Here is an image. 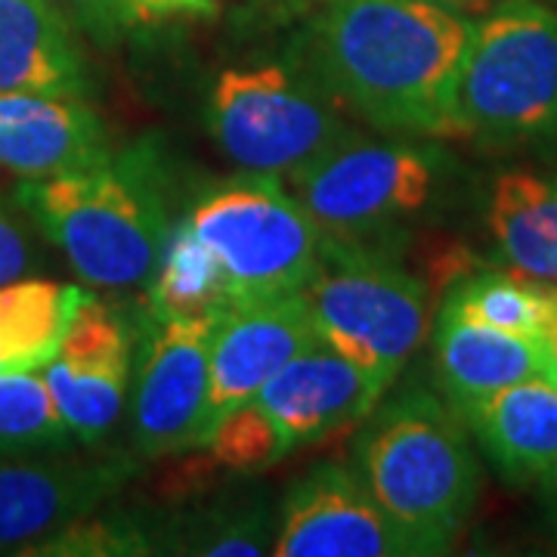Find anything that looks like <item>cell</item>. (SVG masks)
Masks as SVG:
<instances>
[{
  "label": "cell",
  "mask_w": 557,
  "mask_h": 557,
  "mask_svg": "<svg viewBox=\"0 0 557 557\" xmlns=\"http://www.w3.org/2000/svg\"><path fill=\"white\" fill-rule=\"evenodd\" d=\"M87 300L94 298L78 285L50 278L0 285V375L44 369Z\"/></svg>",
  "instance_id": "ffe728a7"
},
{
  "label": "cell",
  "mask_w": 557,
  "mask_h": 557,
  "mask_svg": "<svg viewBox=\"0 0 557 557\" xmlns=\"http://www.w3.org/2000/svg\"><path fill=\"white\" fill-rule=\"evenodd\" d=\"M387 387L329 344H310L258 391L285 449L335 437L379 409Z\"/></svg>",
  "instance_id": "4fadbf2b"
},
{
  "label": "cell",
  "mask_w": 557,
  "mask_h": 557,
  "mask_svg": "<svg viewBox=\"0 0 557 557\" xmlns=\"http://www.w3.org/2000/svg\"><path fill=\"white\" fill-rule=\"evenodd\" d=\"M205 124L239 171L270 177H292L354 134L347 112L292 60L223 69Z\"/></svg>",
  "instance_id": "52a82bcc"
},
{
  "label": "cell",
  "mask_w": 557,
  "mask_h": 557,
  "mask_svg": "<svg viewBox=\"0 0 557 557\" xmlns=\"http://www.w3.org/2000/svg\"><path fill=\"white\" fill-rule=\"evenodd\" d=\"M545 344H548V354H552V359H557V307H555V317H552V325H548V335H545Z\"/></svg>",
  "instance_id": "4dcf8cb0"
},
{
  "label": "cell",
  "mask_w": 557,
  "mask_h": 557,
  "mask_svg": "<svg viewBox=\"0 0 557 557\" xmlns=\"http://www.w3.org/2000/svg\"><path fill=\"white\" fill-rule=\"evenodd\" d=\"M220 317H161L143 347L131 406L139 456H177L201 446L211 394V338Z\"/></svg>",
  "instance_id": "9c48e42d"
},
{
  "label": "cell",
  "mask_w": 557,
  "mask_h": 557,
  "mask_svg": "<svg viewBox=\"0 0 557 557\" xmlns=\"http://www.w3.org/2000/svg\"><path fill=\"white\" fill-rule=\"evenodd\" d=\"M134 369V329L119 310L87 300L57 357L40 372L72 440L100 443L119 421Z\"/></svg>",
  "instance_id": "7c38bea8"
},
{
  "label": "cell",
  "mask_w": 557,
  "mask_h": 557,
  "mask_svg": "<svg viewBox=\"0 0 557 557\" xmlns=\"http://www.w3.org/2000/svg\"><path fill=\"white\" fill-rule=\"evenodd\" d=\"M276 557H421V545L391 518L357 471L319 465L282 505Z\"/></svg>",
  "instance_id": "30bf717a"
},
{
  "label": "cell",
  "mask_w": 557,
  "mask_h": 557,
  "mask_svg": "<svg viewBox=\"0 0 557 557\" xmlns=\"http://www.w3.org/2000/svg\"><path fill=\"white\" fill-rule=\"evenodd\" d=\"M456 416L515 486L542 483L557 465V387L545 379L502 387Z\"/></svg>",
  "instance_id": "2e32d148"
},
{
  "label": "cell",
  "mask_w": 557,
  "mask_h": 557,
  "mask_svg": "<svg viewBox=\"0 0 557 557\" xmlns=\"http://www.w3.org/2000/svg\"><path fill=\"white\" fill-rule=\"evenodd\" d=\"M22 208L60 248L72 270L102 292L149 285L168 239L161 171L149 149L50 180H25Z\"/></svg>",
  "instance_id": "7a4b0ae2"
},
{
  "label": "cell",
  "mask_w": 557,
  "mask_h": 557,
  "mask_svg": "<svg viewBox=\"0 0 557 557\" xmlns=\"http://www.w3.org/2000/svg\"><path fill=\"white\" fill-rule=\"evenodd\" d=\"M545 381L557 387V359H552V362H548V369H545Z\"/></svg>",
  "instance_id": "d6a6232c"
},
{
  "label": "cell",
  "mask_w": 557,
  "mask_h": 557,
  "mask_svg": "<svg viewBox=\"0 0 557 557\" xmlns=\"http://www.w3.org/2000/svg\"><path fill=\"white\" fill-rule=\"evenodd\" d=\"M134 471L137 461L124 453L0 461V552L25 555L40 539L94 515Z\"/></svg>",
  "instance_id": "8fae6325"
},
{
  "label": "cell",
  "mask_w": 557,
  "mask_h": 557,
  "mask_svg": "<svg viewBox=\"0 0 557 557\" xmlns=\"http://www.w3.org/2000/svg\"><path fill=\"white\" fill-rule=\"evenodd\" d=\"M189 223L218 260L233 307L300 295L322 267L325 233L282 177L218 183L196 201Z\"/></svg>",
  "instance_id": "5b68a950"
},
{
  "label": "cell",
  "mask_w": 557,
  "mask_h": 557,
  "mask_svg": "<svg viewBox=\"0 0 557 557\" xmlns=\"http://www.w3.org/2000/svg\"><path fill=\"white\" fill-rule=\"evenodd\" d=\"M357 474L424 555L449 552L478 505L480 465L465 424L449 403L424 391L384 403L366 424Z\"/></svg>",
  "instance_id": "3957f363"
},
{
  "label": "cell",
  "mask_w": 557,
  "mask_h": 557,
  "mask_svg": "<svg viewBox=\"0 0 557 557\" xmlns=\"http://www.w3.org/2000/svg\"><path fill=\"white\" fill-rule=\"evenodd\" d=\"M453 137L486 146L557 137V10L539 0H505L471 25Z\"/></svg>",
  "instance_id": "277c9868"
},
{
  "label": "cell",
  "mask_w": 557,
  "mask_h": 557,
  "mask_svg": "<svg viewBox=\"0 0 557 557\" xmlns=\"http://www.w3.org/2000/svg\"><path fill=\"white\" fill-rule=\"evenodd\" d=\"M310 3H329V0H292V13H295V10H304V7H310Z\"/></svg>",
  "instance_id": "836d02e7"
},
{
  "label": "cell",
  "mask_w": 557,
  "mask_h": 557,
  "mask_svg": "<svg viewBox=\"0 0 557 557\" xmlns=\"http://www.w3.org/2000/svg\"><path fill=\"white\" fill-rule=\"evenodd\" d=\"M317 341L300 295L226 310L218 319L211 338V394L205 412V434L220 416L258 397L260 387L282 366H288Z\"/></svg>",
  "instance_id": "5bb4252c"
},
{
  "label": "cell",
  "mask_w": 557,
  "mask_h": 557,
  "mask_svg": "<svg viewBox=\"0 0 557 557\" xmlns=\"http://www.w3.org/2000/svg\"><path fill=\"white\" fill-rule=\"evenodd\" d=\"M458 317L490 325L508 335L545 341L555 317L557 288L527 276L508 273H478L458 282L443 300Z\"/></svg>",
  "instance_id": "7402d4cb"
},
{
  "label": "cell",
  "mask_w": 557,
  "mask_h": 557,
  "mask_svg": "<svg viewBox=\"0 0 557 557\" xmlns=\"http://www.w3.org/2000/svg\"><path fill=\"white\" fill-rule=\"evenodd\" d=\"M211 468H226L236 474H255L285 456V443L276 424L263 412L258 399H248L226 416H220L201 440Z\"/></svg>",
  "instance_id": "d4e9b609"
},
{
  "label": "cell",
  "mask_w": 557,
  "mask_h": 557,
  "mask_svg": "<svg viewBox=\"0 0 557 557\" xmlns=\"http://www.w3.org/2000/svg\"><path fill=\"white\" fill-rule=\"evenodd\" d=\"M112 156L102 119L78 97L0 94V171L50 180Z\"/></svg>",
  "instance_id": "9a60e30c"
},
{
  "label": "cell",
  "mask_w": 557,
  "mask_h": 557,
  "mask_svg": "<svg viewBox=\"0 0 557 557\" xmlns=\"http://www.w3.org/2000/svg\"><path fill=\"white\" fill-rule=\"evenodd\" d=\"M437 159L409 139L344 137L288 183L322 233L338 242L387 239L403 220L424 211L437 189Z\"/></svg>",
  "instance_id": "ba28073f"
},
{
  "label": "cell",
  "mask_w": 557,
  "mask_h": 557,
  "mask_svg": "<svg viewBox=\"0 0 557 557\" xmlns=\"http://www.w3.org/2000/svg\"><path fill=\"white\" fill-rule=\"evenodd\" d=\"M548 344L508 335L440 307L434 329V372L453 412L520 381L545 379Z\"/></svg>",
  "instance_id": "ac0fdd59"
},
{
  "label": "cell",
  "mask_w": 557,
  "mask_h": 557,
  "mask_svg": "<svg viewBox=\"0 0 557 557\" xmlns=\"http://www.w3.org/2000/svg\"><path fill=\"white\" fill-rule=\"evenodd\" d=\"M28 270H32V245L16 226V220L0 205V285L25 278Z\"/></svg>",
  "instance_id": "83f0119b"
},
{
  "label": "cell",
  "mask_w": 557,
  "mask_h": 557,
  "mask_svg": "<svg viewBox=\"0 0 557 557\" xmlns=\"http://www.w3.org/2000/svg\"><path fill=\"white\" fill-rule=\"evenodd\" d=\"M146 288L152 313L161 317H223L233 310L218 260L196 236L189 218L168 230L159 267Z\"/></svg>",
  "instance_id": "44dd1931"
},
{
  "label": "cell",
  "mask_w": 557,
  "mask_h": 557,
  "mask_svg": "<svg viewBox=\"0 0 557 557\" xmlns=\"http://www.w3.org/2000/svg\"><path fill=\"white\" fill-rule=\"evenodd\" d=\"M25 555L53 557H109V555H159L156 533L149 523L134 515H109V518L72 520L69 527L57 530L53 536L40 539Z\"/></svg>",
  "instance_id": "484cf974"
},
{
  "label": "cell",
  "mask_w": 557,
  "mask_h": 557,
  "mask_svg": "<svg viewBox=\"0 0 557 557\" xmlns=\"http://www.w3.org/2000/svg\"><path fill=\"white\" fill-rule=\"evenodd\" d=\"M78 38L53 0H0V94L84 100L90 75Z\"/></svg>",
  "instance_id": "e0dca14e"
},
{
  "label": "cell",
  "mask_w": 557,
  "mask_h": 557,
  "mask_svg": "<svg viewBox=\"0 0 557 557\" xmlns=\"http://www.w3.org/2000/svg\"><path fill=\"white\" fill-rule=\"evenodd\" d=\"M542 493H545V508H548V520L557 533V465L548 471V478L542 480Z\"/></svg>",
  "instance_id": "f1b7e54d"
},
{
  "label": "cell",
  "mask_w": 557,
  "mask_h": 557,
  "mask_svg": "<svg viewBox=\"0 0 557 557\" xmlns=\"http://www.w3.org/2000/svg\"><path fill=\"white\" fill-rule=\"evenodd\" d=\"M248 7H278L285 16L292 13V0H245Z\"/></svg>",
  "instance_id": "f546056e"
},
{
  "label": "cell",
  "mask_w": 557,
  "mask_h": 557,
  "mask_svg": "<svg viewBox=\"0 0 557 557\" xmlns=\"http://www.w3.org/2000/svg\"><path fill=\"white\" fill-rule=\"evenodd\" d=\"M313 332L391 387L431 325L428 285L379 248L325 236L322 267L300 292Z\"/></svg>",
  "instance_id": "8992f818"
},
{
  "label": "cell",
  "mask_w": 557,
  "mask_h": 557,
  "mask_svg": "<svg viewBox=\"0 0 557 557\" xmlns=\"http://www.w3.org/2000/svg\"><path fill=\"white\" fill-rule=\"evenodd\" d=\"M471 25L434 0H329L295 35L288 60L387 137H453Z\"/></svg>",
  "instance_id": "6da1fadb"
},
{
  "label": "cell",
  "mask_w": 557,
  "mask_h": 557,
  "mask_svg": "<svg viewBox=\"0 0 557 557\" xmlns=\"http://www.w3.org/2000/svg\"><path fill=\"white\" fill-rule=\"evenodd\" d=\"M434 3H443V7H474V3H483V0H434Z\"/></svg>",
  "instance_id": "1f68e13d"
},
{
  "label": "cell",
  "mask_w": 557,
  "mask_h": 557,
  "mask_svg": "<svg viewBox=\"0 0 557 557\" xmlns=\"http://www.w3.org/2000/svg\"><path fill=\"white\" fill-rule=\"evenodd\" d=\"M486 223L511 270L557 285V177L502 174L490 193Z\"/></svg>",
  "instance_id": "d6986e66"
},
{
  "label": "cell",
  "mask_w": 557,
  "mask_h": 557,
  "mask_svg": "<svg viewBox=\"0 0 557 557\" xmlns=\"http://www.w3.org/2000/svg\"><path fill=\"white\" fill-rule=\"evenodd\" d=\"M276 523L263 505L211 508L201 515L168 520L159 552L205 557H258L273 555Z\"/></svg>",
  "instance_id": "603a6c76"
},
{
  "label": "cell",
  "mask_w": 557,
  "mask_h": 557,
  "mask_svg": "<svg viewBox=\"0 0 557 557\" xmlns=\"http://www.w3.org/2000/svg\"><path fill=\"white\" fill-rule=\"evenodd\" d=\"M75 25L81 38L94 40L102 50H115L127 32L139 25L131 0H53Z\"/></svg>",
  "instance_id": "4316f807"
},
{
  "label": "cell",
  "mask_w": 557,
  "mask_h": 557,
  "mask_svg": "<svg viewBox=\"0 0 557 557\" xmlns=\"http://www.w3.org/2000/svg\"><path fill=\"white\" fill-rule=\"evenodd\" d=\"M72 440L44 372L0 375V461L62 449Z\"/></svg>",
  "instance_id": "cb8c5ba5"
}]
</instances>
